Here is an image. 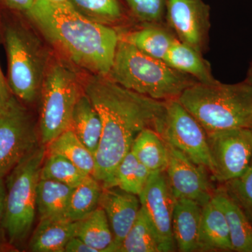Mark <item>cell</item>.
<instances>
[{"mask_svg":"<svg viewBox=\"0 0 252 252\" xmlns=\"http://www.w3.org/2000/svg\"><path fill=\"white\" fill-rule=\"evenodd\" d=\"M139 198L141 207L157 233L162 252H175L172 223L176 198L165 171L151 174Z\"/></svg>","mask_w":252,"mask_h":252,"instance_id":"7c38bea8","label":"cell"},{"mask_svg":"<svg viewBox=\"0 0 252 252\" xmlns=\"http://www.w3.org/2000/svg\"><path fill=\"white\" fill-rule=\"evenodd\" d=\"M107 77L126 89L163 102L178 99L186 89L198 83L163 60L144 54L120 39Z\"/></svg>","mask_w":252,"mask_h":252,"instance_id":"3957f363","label":"cell"},{"mask_svg":"<svg viewBox=\"0 0 252 252\" xmlns=\"http://www.w3.org/2000/svg\"><path fill=\"white\" fill-rule=\"evenodd\" d=\"M46 146H38L5 177L6 205L1 226L11 245L19 247L32 228L36 210V194Z\"/></svg>","mask_w":252,"mask_h":252,"instance_id":"8992f818","label":"cell"},{"mask_svg":"<svg viewBox=\"0 0 252 252\" xmlns=\"http://www.w3.org/2000/svg\"><path fill=\"white\" fill-rule=\"evenodd\" d=\"M248 128H250V130H251L252 132V122L251 123V124H250V126H249Z\"/></svg>","mask_w":252,"mask_h":252,"instance_id":"f35d334b","label":"cell"},{"mask_svg":"<svg viewBox=\"0 0 252 252\" xmlns=\"http://www.w3.org/2000/svg\"><path fill=\"white\" fill-rule=\"evenodd\" d=\"M35 124L26 104L15 96L0 110V178H5L40 145Z\"/></svg>","mask_w":252,"mask_h":252,"instance_id":"9c48e42d","label":"cell"},{"mask_svg":"<svg viewBox=\"0 0 252 252\" xmlns=\"http://www.w3.org/2000/svg\"><path fill=\"white\" fill-rule=\"evenodd\" d=\"M36 1V0H0V6L26 16L34 7Z\"/></svg>","mask_w":252,"mask_h":252,"instance_id":"d6a6232c","label":"cell"},{"mask_svg":"<svg viewBox=\"0 0 252 252\" xmlns=\"http://www.w3.org/2000/svg\"><path fill=\"white\" fill-rule=\"evenodd\" d=\"M2 39L11 93L26 105L34 103L40 95L49 54L35 33L21 20L3 23Z\"/></svg>","mask_w":252,"mask_h":252,"instance_id":"5b68a950","label":"cell"},{"mask_svg":"<svg viewBox=\"0 0 252 252\" xmlns=\"http://www.w3.org/2000/svg\"><path fill=\"white\" fill-rule=\"evenodd\" d=\"M14 96L0 67V110L7 105Z\"/></svg>","mask_w":252,"mask_h":252,"instance_id":"836d02e7","label":"cell"},{"mask_svg":"<svg viewBox=\"0 0 252 252\" xmlns=\"http://www.w3.org/2000/svg\"><path fill=\"white\" fill-rule=\"evenodd\" d=\"M84 91L102 120L94 177L104 188L119 162L130 152L136 136L145 128L156 130L165 102L126 89L103 76H91Z\"/></svg>","mask_w":252,"mask_h":252,"instance_id":"6da1fadb","label":"cell"},{"mask_svg":"<svg viewBox=\"0 0 252 252\" xmlns=\"http://www.w3.org/2000/svg\"><path fill=\"white\" fill-rule=\"evenodd\" d=\"M206 132L249 127L252 122V84L195 83L178 98Z\"/></svg>","mask_w":252,"mask_h":252,"instance_id":"277c9868","label":"cell"},{"mask_svg":"<svg viewBox=\"0 0 252 252\" xmlns=\"http://www.w3.org/2000/svg\"><path fill=\"white\" fill-rule=\"evenodd\" d=\"M65 252H97L95 250L84 243L82 240L78 238L77 236L74 237L68 242L64 249Z\"/></svg>","mask_w":252,"mask_h":252,"instance_id":"e575fe53","label":"cell"},{"mask_svg":"<svg viewBox=\"0 0 252 252\" xmlns=\"http://www.w3.org/2000/svg\"><path fill=\"white\" fill-rule=\"evenodd\" d=\"M152 173L130 151L119 162L112 179L104 188L117 187L139 196Z\"/></svg>","mask_w":252,"mask_h":252,"instance_id":"4316f807","label":"cell"},{"mask_svg":"<svg viewBox=\"0 0 252 252\" xmlns=\"http://www.w3.org/2000/svg\"><path fill=\"white\" fill-rule=\"evenodd\" d=\"M211 157L212 178L222 185L238 178L252 162V132L248 127H236L207 132Z\"/></svg>","mask_w":252,"mask_h":252,"instance_id":"30bf717a","label":"cell"},{"mask_svg":"<svg viewBox=\"0 0 252 252\" xmlns=\"http://www.w3.org/2000/svg\"><path fill=\"white\" fill-rule=\"evenodd\" d=\"M88 176L63 156L46 153L40 178L56 181L74 188Z\"/></svg>","mask_w":252,"mask_h":252,"instance_id":"f546056e","label":"cell"},{"mask_svg":"<svg viewBox=\"0 0 252 252\" xmlns=\"http://www.w3.org/2000/svg\"><path fill=\"white\" fill-rule=\"evenodd\" d=\"M73 189L56 181L40 178L36 194V210L39 212L40 220L66 218Z\"/></svg>","mask_w":252,"mask_h":252,"instance_id":"603a6c76","label":"cell"},{"mask_svg":"<svg viewBox=\"0 0 252 252\" xmlns=\"http://www.w3.org/2000/svg\"><path fill=\"white\" fill-rule=\"evenodd\" d=\"M68 2L91 21L114 28L132 18L122 0H68Z\"/></svg>","mask_w":252,"mask_h":252,"instance_id":"cb8c5ba5","label":"cell"},{"mask_svg":"<svg viewBox=\"0 0 252 252\" xmlns=\"http://www.w3.org/2000/svg\"><path fill=\"white\" fill-rule=\"evenodd\" d=\"M166 145L168 162L165 172L174 196L194 200L203 207L212 200L215 190L209 177L210 171L170 144Z\"/></svg>","mask_w":252,"mask_h":252,"instance_id":"4fadbf2b","label":"cell"},{"mask_svg":"<svg viewBox=\"0 0 252 252\" xmlns=\"http://www.w3.org/2000/svg\"><path fill=\"white\" fill-rule=\"evenodd\" d=\"M214 201L223 212L233 252H252V224L243 210L220 185L214 192Z\"/></svg>","mask_w":252,"mask_h":252,"instance_id":"d6986e66","label":"cell"},{"mask_svg":"<svg viewBox=\"0 0 252 252\" xmlns=\"http://www.w3.org/2000/svg\"><path fill=\"white\" fill-rule=\"evenodd\" d=\"M132 19L140 24L165 23V0H122Z\"/></svg>","mask_w":252,"mask_h":252,"instance_id":"4dcf8cb0","label":"cell"},{"mask_svg":"<svg viewBox=\"0 0 252 252\" xmlns=\"http://www.w3.org/2000/svg\"><path fill=\"white\" fill-rule=\"evenodd\" d=\"M155 131L191 161L206 167L212 175L213 165L206 131L178 99L165 101Z\"/></svg>","mask_w":252,"mask_h":252,"instance_id":"ba28073f","label":"cell"},{"mask_svg":"<svg viewBox=\"0 0 252 252\" xmlns=\"http://www.w3.org/2000/svg\"><path fill=\"white\" fill-rule=\"evenodd\" d=\"M157 233L142 207L118 252H161Z\"/></svg>","mask_w":252,"mask_h":252,"instance_id":"f1b7e54d","label":"cell"},{"mask_svg":"<svg viewBox=\"0 0 252 252\" xmlns=\"http://www.w3.org/2000/svg\"><path fill=\"white\" fill-rule=\"evenodd\" d=\"M203 206L194 200L175 199L172 235L179 252H199V233Z\"/></svg>","mask_w":252,"mask_h":252,"instance_id":"9a60e30c","label":"cell"},{"mask_svg":"<svg viewBox=\"0 0 252 252\" xmlns=\"http://www.w3.org/2000/svg\"><path fill=\"white\" fill-rule=\"evenodd\" d=\"M82 94L77 74L70 67L61 61L49 62L40 91L39 133L43 145L70 128L73 110Z\"/></svg>","mask_w":252,"mask_h":252,"instance_id":"52a82bcc","label":"cell"},{"mask_svg":"<svg viewBox=\"0 0 252 252\" xmlns=\"http://www.w3.org/2000/svg\"><path fill=\"white\" fill-rule=\"evenodd\" d=\"M53 3H57V4H63V3H67L68 0H48Z\"/></svg>","mask_w":252,"mask_h":252,"instance_id":"74e56055","label":"cell"},{"mask_svg":"<svg viewBox=\"0 0 252 252\" xmlns=\"http://www.w3.org/2000/svg\"><path fill=\"white\" fill-rule=\"evenodd\" d=\"M79 224L64 217L41 219L30 239V251L64 252L68 242L77 236Z\"/></svg>","mask_w":252,"mask_h":252,"instance_id":"2e32d148","label":"cell"},{"mask_svg":"<svg viewBox=\"0 0 252 252\" xmlns=\"http://www.w3.org/2000/svg\"><path fill=\"white\" fill-rule=\"evenodd\" d=\"M102 191L100 182L93 176L87 177L73 189L65 217L72 221H79L90 215L99 207Z\"/></svg>","mask_w":252,"mask_h":252,"instance_id":"83f0119b","label":"cell"},{"mask_svg":"<svg viewBox=\"0 0 252 252\" xmlns=\"http://www.w3.org/2000/svg\"><path fill=\"white\" fill-rule=\"evenodd\" d=\"M26 16L68 61L93 75L107 77L119 42L117 28L91 21L69 2L36 0Z\"/></svg>","mask_w":252,"mask_h":252,"instance_id":"7a4b0ae2","label":"cell"},{"mask_svg":"<svg viewBox=\"0 0 252 252\" xmlns=\"http://www.w3.org/2000/svg\"><path fill=\"white\" fill-rule=\"evenodd\" d=\"M165 23L181 42L206 52L210 8L203 0H165Z\"/></svg>","mask_w":252,"mask_h":252,"instance_id":"8fae6325","label":"cell"},{"mask_svg":"<svg viewBox=\"0 0 252 252\" xmlns=\"http://www.w3.org/2000/svg\"><path fill=\"white\" fill-rule=\"evenodd\" d=\"M6 205V187L4 178H0V225L2 223Z\"/></svg>","mask_w":252,"mask_h":252,"instance_id":"d590c367","label":"cell"},{"mask_svg":"<svg viewBox=\"0 0 252 252\" xmlns=\"http://www.w3.org/2000/svg\"><path fill=\"white\" fill-rule=\"evenodd\" d=\"M130 152L151 172H164L168 162L166 143L152 128L141 131L132 142Z\"/></svg>","mask_w":252,"mask_h":252,"instance_id":"7402d4cb","label":"cell"},{"mask_svg":"<svg viewBox=\"0 0 252 252\" xmlns=\"http://www.w3.org/2000/svg\"><path fill=\"white\" fill-rule=\"evenodd\" d=\"M70 129L94 155L102 136V120L84 91L73 110Z\"/></svg>","mask_w":252,"mask_h":252,"instance_id":"ffe728a7","label":"cell"},{"mask_svg":"<svg viewBox=\"0 0 252 252\" xmlns=\"http://www.w3.org/2000/svg\"><path fill=\"white\" fill-rule=\"evenodd\" d=\"M99 206L105 212L118 252L140 211V198L117 187L102 188Z\"/></svg>","mask_w":252,"mask_h":252,"instance_id":"5bb4252c","label":"cell"},{"mask_svg":"<svg viewBox=\"0 0 252 252\" xmlns=\"http://www.w3.org/2000/svg\"><path fill=\"white\" fill-rule=\"evenodd\" d=\"M199 252H233L226 220L212 198L203 207Z\"/></svg>","mask_w":252,"mask_h":252,"instance_id":"ac0fdd59","label":"cell"},{"mask_svg":"<svg viewBox=\"0 0 252 252\" xmlns=\"http://www.w3.org/2000/svg\"><path fill=\"white\" fill-rule=\"evenodd\" d=\"M221 185L252 224V162L243 175Z\"/></svg>","mask_w":252,"mask_h":252,"instance_id":"1f68e13d","label":"cell"},{"mask_svg":"<svg viewBox=\"0 0 252 252\" xmlns=\"http://www.w3.org/2000/svg\"><path fill=\"white\" fill-rule=\"evenodd\" d=\"M164 61L199 83L211 84L217 81L212 74L210 63L204 59L203 54L177 39L172 44Z\"/></svg>","mask_w":252,"mask_h":252,"instance_id":"44dd1931","label":"cell"},{"mask_svg":"<svg viewBox=\"0 0 252 252\" xmlns=\"http://www.w3.org/2000/svg\"><path fill=\"white\" fill-rule=\"evenodd\" d=\"M119 33L121 40L132 44L144 54L163 61L177 39L166 23L140 24L135 29L119 31Z\"/></svg>","mask_w":252,"mask_h":252,"instance_id":"e0dca14e","label":"cell"},{"mask_svg":"<svg viewBox=\"0 0 252 252\" xmlns=\"http://www.w3.org/2000/svg\"><path fill=\"white\" fill-rule=\"evenodd\" d=\"M246 81L250 84H252V63L248 70V77H247Z\"/></svg>","mask_w":252,"mask_h":252,"instance_id":"8d00e7d4","label":"cell"},{"mask_svg":"<svg viewBox=\"0 0 252 252\" xmlns=\"http://www.w3.org/2000/svg\"><path fill=\"white\" fill-rule=\"evenodd\" d=\"M46 147V153L63 156L86 175L94 177L95 172L94 155L70 128L63 132Z\"/></svg>","mask_w":252,"mask_h":252,"instance_id":"d4e9b609","label":"cell"},{"mask_svg":"<svg viewBox=\"0 0 252 252\" xmlns=\"http://www.w3.org/2000/svg\"><path fill=\"white\" fill-rule=\"evenodd\" d=\"M77 236L97 252H115L112 229L105 212L99 206L79 220Z\"/></svg>","mask_w":252,"mask_h":252,"instance_id":"484cf974","label":"cell"}]
</instances>
